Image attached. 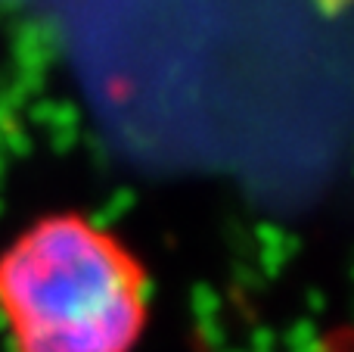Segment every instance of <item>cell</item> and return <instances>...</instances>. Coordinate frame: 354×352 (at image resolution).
Wrapping results in <instances>:
<instances>
[{
	"instance_id": "6da1fadb",
	"label": "cell",
	"mask_w": 354,
	"mask_h": 352,
	"mask_svg": "<svg viewBox=\"0 0 354 352\" xmlns=\"http://www.w3.org/2000/svg\"><path fill=\"white\" fill-rule=\"evenodd\" d=\"M10 352H134L149 324V268L84 212H50L0 249Z\"/></svg>"
},
{
	"instance_id": "7a4b0ae2",
	"label": "cell",
	"mask_w": 354,
	"mask_h": 352,
	"mask_svg": "<svg viewBox=\"0 0 354 352\" xmlns=\"http://www.w3.org/2000/svg\"><path fill=\"white\" fill-rule=\"evenodd\" d=\"M314 6H317L324 16H330V19H336V16H342L345 12V6H348V0H311Z\"/></svg>"
}]
</instances>
